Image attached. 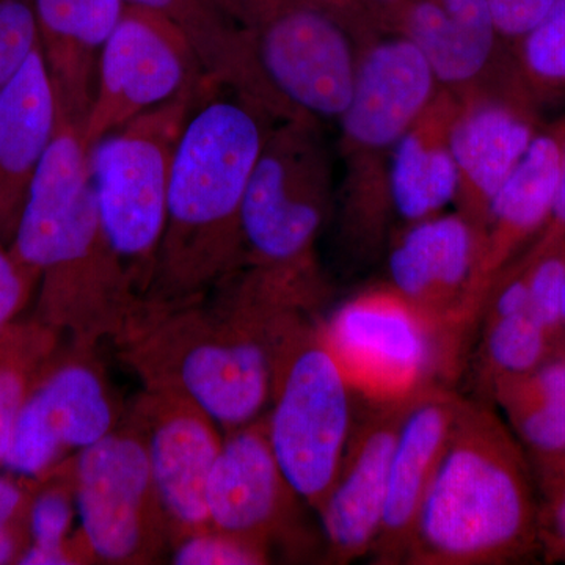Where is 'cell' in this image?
Returning <instances> with one entry per match:
<instances>
[{
	"label": "cell",
	"instance_id": "27",
	"mask_svg": "<svg viewBox=\"0 0 565 565\" xmlns=\"http://www.w3.org/2000/svg\"><path fill=\"white\" fill-rule=\"evenodd\" d=\"M77 515L71 457L44 478L36 479L31 511V545L22 565H73L93 563L79 531L73 533Z\"/></svg>",
	"mask_w": 565,
	"mask_h": 565
},
{
	"label": "cell",
	"instance_id": "1",
	"mask_svg": "<svg viewBox=\"0 0 565 565\" xmlns=\"http://www.w3.org/2000/svg\"><path fill=\"white\" fill-rule=\"evenodd\" d=\"M84 128L58 115L29 188L11 250L39 275L35 316L73 343L115 341L141 296L104 232Z\"/></svg>",
	"mask_w": 565,
	"mask_h": 565
},
{
	"label": "cell",
	"instance_id": "36",
	"mask_svg": "<svg viewBox=\"0 0 565 565\" xmlns=\"http://www.w3.org/2000/svg\"><path fill=\"white\" fill-rule=\"evenodd\" d=\"M553 3L555 0H490L505 50H514L519 41L552 9Z\"/></svg>",
	"mask_w": 565,
	"mask_h": 565
},
{
	"label": "cell",
	"instance_id": "3",
	"mask_svg": "<svg viewBox=\"0 0 565 565\" xmlns=\"http://www.w3.org/2000/svg\"><path fill=\"white\" fill-rule=\"evenodd\" d=\"M212 292L172 303L145 297L114 344L143 388L192 401L230 433L269 405V308L239 282Z\"/></svg>",
	"mask_w": 565,
	"mask_h": 565
},
{
	"label": "cell",
	"instance_id": "31",
	"mask_svg": "<svg viewBox=\"0 0 565 565\" xmlns=\"http://www.w3.org/2000/svg\"><path fill=\"white\" fill-rule=\"evenodd\" d=\"M36 479L0 473V565L20 564L31 545V511Z\"/></svg>",
	"mask_w": 565,
	"mask_h": 565
},
{
	"label": "cell",
	"instance_id": "9",
	"mask_svg": "<svg viewBox=\"0 0 565 565\" xmlns=\"http://www.w3.org/2000/svg\"><path fill=\"white\" fill-rule=\"evenodd\" d=\"M319 327L353 397L367 405L405 404L441 384L460 345L388 285L345 300Z\"/></svg>",
	"mask_w": 565,
	"mask_h": 565
},
{
	"label": "cell",
	"instance_id": "5",
	"mask_svg": "<svg viewBox=\"0 0 565 565\" xmlns=\"http://www.w3.org/2000/svg\"><path fill=\"white\" fill-rule=\"evenodd\" d=\"M411 41L377 32L362 41L355 84L341 117V237L353 255L381 252L392 237L390 163L397 141L438 92Z\"/></svg>",
	"mask_w": 565,
	"mask_h": 565
},
{
	"label": "cell",
	"instance_id": "12",
	"mask_svg": "<svg viewBox=\"0 0 565 565\" xmlns=\"http://www.w3.org/2000/svg\"><path fill=\"white\" fill-rule=\"evenodd\" d=\"M96 348L66 338L33 386L0 467L41 479L109 435L122 419Z\"/></svg>",
	"mask_w": 565,
	"mask_h": 565
},
{
	"label": "cell",
	"instance_id": "29",
	"mask_svg": "<svg viewBox=\"0 0 565 565\" xmlns=\"http://www.w3.org/2000/svg\"><path fill=\"white\" fill-rule=\"evenodd\" d=\"M511 52L516 84L531 103L565 95V0H555Z\"/></svg>",
	"mask_w": 565,
	"mask_h": 565
},
{
	"label": "cell",
	"instance_id": "25",
	"mask_svg": "<svg viewBox=\"0 0 565 565\" xmlns=\"http://www.w3.org/2000/svg\"><path fill=\"white\" fill-rule=\"evenodd\" d=\"M172 21L191 41L207 79L258 104L277 121L297 118L263 76L226 0H126Z\"/></svg>",
	"mask_w": 565,
	"mask_h": 565
},
{
	"label": "cell",
	"instance_id": "11",
	"mask_svg": "<svg viewBox=\"0 0 565 565\" xmlns=\"http://www.w3.org/2000/svg\"><path fill=\"white\" fill-rule=\"evenodd\" d=\"M79 534L93 563L152 564L172 533L140 434L121 423L71 457Z\"/></svg>",
	"mask_w": 565,
	"mask_h": 565
},
{
	"label": "cell",
	"instance_id": "2",
	"mask_svg": "<svg viewBox=\"0 0 565 565\" xmlns=\"http://www.w3.org/2000/svg\"><path fill=\"white\" fill-rule=\"evenodd\" d=\"M275 122L269 111L226 88L196 104L174 152L148 300L204 299L244 267L245 192Z\"/></svg>",
	"mask_w": 565,
	"mask_h": 565
},
{
	"label": "cell",
	"instance_id": "15",
	"mask_svg": "<svg viewBox=\"0 0 565 565\" xmlns=\"http://www.w3.org/2000/svg\"><path fill=\"white\" fill-rule=\"evenodd\" d=\"M206 500L212 527L269 555L274 546L292 550L307 539L302 498L275 459L264 416L223 435Z\"/></svg>",
	"mask_w": 565,
	"mask_h": 565
},
{
	"label": "cell",
	"instance_id": "33",
	"mask_svg": "<svg viewBox=\"0 0 565 565\" xmlns=\"http://www.w3.org/2000/svg\"><path fill=\"white\" fill-rule=\"evenodd\" d=\"M40 47L32 0H0V87Z\"/></svg>",
	"mask_w": 565,
	"mask_h": 565
},
{
	"label": "cell",
	"instance_id": "39",
	"mask_svg": "<svg viewBox=\"0 0 565 565\" xmlns=\"http://www.w3.org/2000/svg\"><path fill=\"white\" fill-rule=\"evenodd\" d=\"M399 2H403V0H367L371 10H373L374 20L382 10L390 9V7L396 6Z\"/></svg>",
	"mask_w": 565,
	"mask_h": 565
},
{
	"label": "cell",
	"instance_id": "22",
	"mask_svg": "<svg viewBox=\"0 0 565 565\" xmlns=\"http://www.w3.org/2000/svg\"><path fill=\"white\" fill-rule=\"evenodd\" d=\"M40 47L57 96L58 115L84 128L95 99L99 55L120 22L126 0H32Z\"/></svg>",
	"mask_w": 565,
	"mask_h": 565
},
{
	"label": "cell",
	"instance_id": "16",
	"mask_svg": "<svg viewBox=\"0 0 565 565\" xmlns=\"http://www.w3.org/2000/svg\"><path fill=\"white\" fill-rule=\"evenodd\" d=\"M479 247V234L457 211L399 226L386 245L388 286L462 343L473 323L468 297Z\"/></svg>",
	"mask_w": 565,
	"mask_h": 565
},
{
	"label": "cell",
	"instance_id": "7",
	"mask_svg": "<svg viewBox=\"0 0 565 565\" xmlns=\"http://www.w3.org/2000/svg\"><path fill=\"white\" fill-rule=\"evenodd\" d=\"M322 122L277 121L256 159L243 207L244 266L285 280L327 282L316 244L333 210Z\"/></svg>",
	"mask_w": 565,
	"mask_h": 565
},
{
	"label": "cell",
	"instance_id": "26",
	"mask_svg": "<svg viewBox=\"0 0 565 565\" xmlns=\"http://www.w3.org/2000/svg\"><path fill=\"white\" fill-rule=\"evenodd\" d=\"M65 340L35 316L18 319L0 338V465L29 394Z\"/></svg>",
	"mask_w": 565,
	"mask_h": 565
},
{
	"label": "cell",
	"instance_id": "40",
	"mask_svg": "<svg viewBox=\"0 0 565 565\" xmlns=\"http://www.w3.org/2000/svg\"><path fill=\"white\" fill-rule=\"evenodd\" d=\"M563 318H564V327H565V289H564Z\"/></svg>",
	"mask_w": 565,
	"mask_h": 565
},
{
	"label": "cell",
	"instance_id": "24",
	"mask_svg": "<svg viewBox=\"0 0 565 565\" xmlns=\"http://www.w3.org/2000/svg\"><path fill=\"white\" fill-rule=\"evenodd\" d=\"M459 96L438 88L433 102L397 141L390 163V200L401 226L424 221L455 204L457 169L451 128Z\"/></svg>",
	"mask_w": 565,
	"mask_h": 565
},
{
	"label": "cell",
	"instance_id": "8",
	"mask_svg": "<svg viewBox=\"0 0 565 565\" xmlns=\"http://www.w3.org/2000/svg\"><path fill=\"white\" fill-rule=\"evenodd\" d=\"M210 79L145 111L92 145L90 177L104 232L141 296L150 289L166 228L174 152Z\"/></svg>",
	"mask_w": 565,
	"mask_h": 565
},
{
	"label": "cell",
	"instance_id": "28",
	"mask_svg": "<svg viewBox=\"0 0 565 565\" xmlns=\"http://www.w3.org/2000/svg\"><path fill=\"white\" fill-rule=\"evenodd\" d=\"M555 341L533 315L484 319L482 377L487 388L523 377L548 362Z\"/></svg>",
	"mask_w": 565,
	"mask_h": 565
},
{
	"label": "cell",
	"instance_id": "23",
	"mask_svg": "<svg viewBox=\"0 0 565 565\" xmlns=\"http://www.w3.org/2000/svg\"><path fill=\"white\" fill-rule=\"evenodd\" d=\"M57 122V96L39 47L0 87V234L9 244Z\"/></svg>",
	"mask_w": 565,
	"mask_h": 565
},
{
	"label": "cell",
	"instance_id": "30",
	"mask_svg": "<svg viewBox=\"0 0 565 565\" xmlns=\"http://www.w3.org/2000/svg\"><path fill=\"white\" fill-rule=\"evenodd\" d=\"M497 403L520 440L535 456L565 452L564 397H505Z\"/></svg>",
	"mask_w": 565,
	"mask_h": 565
},
{
	"label": "cell",
	"instance_id": "10",
	"mask_svg": "<svg viewBox=\"0 0 565 565\" xmlns=\"http://www.w3.org/2000/svg\"><path fill=\"white\" fill-rule=\"evenodd\" d=\"M273 90L300 118L338 121L355 84L362 39L308 0H226Z\"/></svg>",
	"mask_w": 565,
	"mask_h": 565
},
{
	"label": "cell",
	"instance_id": "21",
	"mask_svg": "<svg viewBox=\"0 0 565 565\" xmlns=\"http://www.w3.org/2000/svg\"><path fill=\"white\" fill-rule=\"evenodd\" d=\"M460 403L462 397L438 384L405 404L390 459L381 531L371 550L375 563H407L416 520Z\"/></svg>",
	"mask_w": 565,
	"mask_h": 565
},
{
	"label": "cell",
	"instance_id": "35",
	"mask_svg": "<svg viewBox=\"0 0 565 565\" xmlns=\"http://www.w3.org/2000/svg\"><path fill=\"white\" fill-rule=\"evenodd\" d=\"M39 275L17 258L0 234V338L21 318L39 289Z\"/></svg>",
	"mask_w": 565,
	"mask_h": 565
},
{
	"label": "cell",
	"instance_id": "34",
	"mask_svg": "<svg viewBox=\"0 0 565 565\" xmlns=\"http://www.w3.org/2000/svg\"><path fill=\"white\" fill-rule=\"evenodd\" d=\"M537 457L544 509L539 511V533L550 548L565 555V452Z\"/></svg>",
	"mask_w": 565,
	"mask_h": 565
},
{
	"label": "cell",
	"instance_id": "32",
	"mask_svg": "<svg viewBox=\"0 0 565 565\" xmlns=\"http://www.w3.org/2000/svg\"><path fill=\"white\" fill-rule=\"evenodd\" d=\"M170 552L177 565H262L273 559L266 550L212 526L185 535Z\"/></svg>",
	"mask_w": 565,
	"mask_h": 565
},
{
	"label": "cell",
	"instance_id": "18",
	"mask_svg": "<svg viewBox=\"0 0 565 565\" xmlns=\"http://www.w3.org/2000/svg\"><path fill=\"white\" fill-rule=\"evenodd\" d=\"M405 404H366V412L353 422L340 470L318 509L327 557L334 564L370 555L377 541L390 459Z\"/></svg>",
	"mask_w": 565,
	"mask_h": 565
},
{
	"label": "cell",
	"instance_id": "20",
	"mask_svg": "<svg viewBox=\"0 0 565 565\" xmlns=\"http://www.w3.org/2000/svg\"><path fill=\"white\" fill-rule=\"evenodd\" d=\"M565 154V122L541 129L522 161L490 202L479 247L468 311L473 322L494 280L516 253L550 222L559 191Z\"/></svg>",
	"mask_w": 565,
	"mask_h": 565
},
{
	"label": "cell",
	"instance_id": "37",
	"mask_svg": "<svg viewBox=\"0 0 565 565\" xmlns=\"http://www.w3.org/2000/svg\"><path fill=\"white\" fill-rule=\"evenodd\" d=\"M308 2L340 18L349 28L359 33L362 40L370 36L371 33L379 32L375 28L373 10L367 0H308Z\"/></svg>",
	"mask_w": 565,
	"mask_h": 565
},
{
	"label": "cell",
	"instance_id": "17",
	"mask_svg": "<svg viewBox=\"0 0 565 565\" xmlns=\"http://www.w3.org/2000/svg\"><path fill=\"white\" fill-rule=\"evenodd\" d=\"M539 131L534 104L515 82L459 96L451 128L459 178L455 204L481 243L494 193L514 172Z\"/></svg>",
	"mask_w": 565,
	"mask_h": 565
},
{
	"label": "cell",
	"instance_id": "6",
	"mask_svg": "<svg viewBox=\"0 0 565 565\" xmlns=\"http://www.w3.org/2000/svg\"><path fill=\"white\" fill-rule=\"evenodd\" d=\"M310 311L274 308L266 322L275 459L308 508L318 512L332 489L351 438L353 394Z\"/></svg>",
	"mask_w": 565,
	"mask_h": 565
},
{
	"label": "cell",
	"instance_id": "19",
	"mask_svg": "<svg viewBox=\"0 0 565 565\" xmlns=\"http://www.w3.org/2000/svg\"><path fill=\"white\" fill-rule=\"evenodd\" d=\"M375 25L411 41L429 63L438 87L457 96L515 81L489 14L446 9L438 0H403L382 10Z\"/></svg>",
	"mask_w": 565,
	"mask_h": 565
},
{
	"label": "cell",
	"instance_id": "13",
	"mask_svg": "<svg viewBox=\"0 0 565 565\" xmlns=\"http://www.w3.org/2000/svg\"><path fill=\"white\" fill-rule=\"evenodd\" d=\"M206 79L199 55L180 28L154 11L128 3L99 55L84 139L92 147L106 134Z\"/></svg>",
	"mask_w": 565,
	"mask_h": 565
},
{
	"label": "cell",
	"instance_id": "38",
	"mask_svg": "<svg viewBox=\"0 0 565 565\" xmlns=\"http://www.w3.org/2000/svg\"><path fill=\"white\" fill-rule=\"evenodd\" d=\"M542 233L550 236L565 237V154L563 162V172H561L559 191H557L555 207H553L552 218L546 223Z\"/></svg>",
	"mask_w": 565,
	"mask_h": 565
},
{
	"label": "cell",
	"instance_id": "4",
	"mask_svg": "<svg viewBox=\"0 0 565 565\" xmlns=\"http://www.w3.org/2000/svg\"><path fill=\"white\" fill-rule=\"evenodd\" d=\"M541 537L522 449L490 408L460 403L412 535L407 563L493 565Z\"/></svg>",
	"mask_w": 565,
	"mask_h": 565
},
{
	"label": "cell",
	"instance_id": "14",
	"mask_svg": "<svg viewBox=\"0 0 565 565\" xmlns=\"http://www.w3.org/2000/svg\"><path fill=\"white\" fill-rule=\"evenodd\" d=\"M122 419L143 440L172 546L211 527L207 484L223 444L221 426L192 401L147 388L134 397Z\"/></svg>",
	"mask_w": 565,
	"mask_h": 565
}]
</instances>
